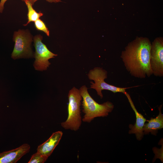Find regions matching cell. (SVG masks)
<instances>
[{
    "mask_svg": "<svg viewBox=\"0 0 163 163\" xmlns=\"http://www.w3.org/2000/svg\"><path fill=\"white\" fill-rule=\"evenodd\" d=\"M151 47L148 38L138 37L129 43L122 52L120 57L132 76L144 78L153 74L150 65Z\"/></svg>",
    "mask_w": 163,
    "mask_h": 163,
    "instance_id": "6da1fadb",
    "label": "cell"
},
{
    "mask_svg": "<svg viewBox=\"0 0 163 163\" xmlns=\"http://www.w3.org/2000/svg\"><path fill=\"white\" fill-rule=\"evenodd\" d=\"M82 97V112L84 114L82 121L90 123L97 117L107 116L113 109V104L109 101L99 104L95 101L89 94L88 88L85 85L79 89Z\"/></svg>",
    "mask_w": 163,
    "mask_h": 163,
    "instance_id": "7a4b0ae2",
    "label": "cell"
},
{
    "mask_svg": "<svg viewBox=\"0 0 163 163\" xmlns=\"http://www.w3.org/2000/svg\"><path fill=\"white\" fill-rule=\"evenodd\" d=\"M68 97V117L61 125L65 129L76 131L79 129L82 121L80 107L82 98L79 90L75 87L69 91Z\"/></svg>",
    "mask_w": 163,
    "mask_h": 163,
    "instance_id": "3957f363",
    "label": "cell"
},
{
    "mask_svg": "<svg viewBox=\"0 0 163 163\" xmlns=\"http://www.w3.org/2000/svg\"><path fill=\"white\" fill-rule=\"evenodd\" d=\"M107 71L100 67H95L90 70L88 74L89 79L94 81V83L90 82V88L95 89L101 99L103 97L102 93L103 90H109L114 93L120 92L124 94L126 92V89L133 87L121 88L107 83L104 81L105 79L107 78Z\"/></svg>",
    "mask_w": 163,
    "mask_h": 163,
    "instance_id": "277c9868",
    "label": "cell"
},
{
    "mask_svg": "<svg viewBox=\"0 0 163 163\" xmlns=\"http://www.w3.org/2000/svg\"><path fill=\"white\" fill-rule=\"evenodd\" d=\"M13 41L15 43L11 56L13 59L29 58L33 56L31 47L32 37L28 30H19L15 31L13 36Z\"/></svg>",
    "mask_w": 163,
    "mask_h": 163,
    "instance_id": "5b68a950",
    "label": "cell"
},
{
    "mask_svg": "<svg viewBox=\"0 0 163 163\" xmlns=\"http://www.w3.org/2000/svg\"><path fill=\"white\" fill-rule=\"evenodd\" d=\"M43 37L37 35L33 38L35 52L34 66L35 70L43 71L47 70L51 63L49 60L57 56L51 52L42 42Z\"/></svg>",
    "mask_w": 163,
    "mask_h": 163,
    "instance_id": "8992f818",
    "label": "cell"
},
{
    "mask_svg": "<svg viewBox=\"0 0 163 163\" xmlns=\"http://www.w3.org/2000/svg\"><path fill=\"white\" fill-rule=\"evenodd\" d=\"M150 65L154 75L163 76V39L162 37L156 38L151 44Z\"/></svg>",
    "mask_w": 163,
    "mask_h": 163,
    "instance_id": "52a82bcc",
    "label": "cell"
},
{
    "mask_svg": "<svg viewBox=\"0 0 163 163\" xmlns=\"http://www.w3.org/2000/svg\"><path fill=\"white\" fill-rule=\"evenodd\" d=\"M30 149V145L25 143L14 149L1 153L0 163H15L28 153Z\"/></svg>",
    "mask_w": 163,
    "mask_h": 163,
    "instance_id": "ba28073f",
    "label": "cell"
},
{
    "mask_svg": "<svg viewBox=\"0 0 163 163\" xmlns=\"http://www.w3.org/2000/svg\"><path fill=\"white\" fill-rule=\"evenodd\" d=\"M127 97L130 104L134 111L136 116V121L134 125L129 126L131 129L129 131V134H135L137 139L138 140L142 139L144 135L143 129L146 121V119L137 110L130 96L126 92L124 94Z\"/></svg>",
    "mask_w": 163,
    "mask_h": 163,
    "instance_id": "9c48e42d",
    "label": "cell"
},
{
    "mask_svg": "<svg viewBox=\"0 0 163 163\" xmlns=\"http://www.w3.org/2000/svg\"><path fill=\"white\" fill-rule=\"evenodd\" d=\"M62 135L61 131L53 133L48 139L38 146L37 152L48 158L59 143Z\"/></svg>",
    "mask_w": 163,
    "mask_h": 163,
    "instance_id": "30bf717a",
    "label": "cell"
},
{
    "mask_svg": "<svg viewBox=\"0 0 163 163\" xmlns=\"http://www.w3.org/2000/svg\"><path fill=\"white\" fill-rule=\"evenodd\" d=\"M162 105L158 107V115L155 118H151L149 120H146L148 123L145 124L143 129L144 134H147L150 133L156 135L158 130L163 128V115L161 113Z\"/></svg>",
    "mask_w": 163,
    "mask_h": 163,
    "instance_id": "8fae6325",
    "label": "cell"
},
{
    "mask_svg": "<svg viewBox=\"0 0 163 163\" xmlns=\"http://www.w3.org/2000/svg\"><path fill=\"white\" fill-rule=\"evenodd\" d=\"M24 2L28 9L27 14L28 21L26 24L23 25L24 26H26L30 22H34L39 19L43 15V14L40 11L37 12L33 8V5L31 3L27 0H25Z\"/></svg>",
    "mask_w": 163,
    "mask_h": 163,
    "instance_id": "7c38bea8",
    "label": "cell"
},
{
    "mask_svg": "<svg viewBox=\"0 0 163 163\" xmlns=\"http://www.w3.org/2000/svg\"><path fill=\"white\" fill-rule=\"evenodd\" d=\"M48 157L37 152L33 154L28 162V163H43L47 160Z\"/></svg>",
    "mask_w": 163,
    "mask_h": 163,
    "instance_id": "4fadbf2b",
    "label": "cell"
},
{
    "mask_svg": "<svg viewBox=\"0 0 163 163\" xmlns=\"http://www.w3.org/2000/svg\"><path fill=\"white\" fill-rule=\"evenodd\" d=\"M34 22L35 27L37 30L43 31L47 36H49V30L45 23L42 20L39 19Z\"/></svg>",
    "mask_w": 163,
    "mask_h": 163,
    "instance_id": "5bb4252c",
    "label": "cell"
},
{
    "mask_svg": "<svg viewBox=\"0 0 163 163\" xmlns=\"http://www.w3.org/2000/svg\"><path fill=\"white\" fill-rule=\"evenodd\" d=\"M7 0H1L0 2V13H2L4 9V5L5 2ZM24 2L25 0H21Z\"/></svg>",
    "mask_w": 163,
    "mask_h": 163,
    "instance_id": "9a60e30c",
    "label": "cell"
},
{
    "mask_svg": "<svg viewBox=\"0 0 163 163\" xmlns=\"http://www.w3.org/2000/svg\"><path fill=\"white\" fill-rule=\"evenodd\" d=\"M47 2H49L52 3H57L61 2L60 0H46Z\"/></svg>",
    "mask_w": 163,
    "mask_h": 163,
    "instance_id": "2e32d148",
    "label": "cell"
},
{
    "mask_svg": "<svg viewBox=\"0 0 163 163\" xmlns=\"http://www.w3.org/2000/svg\"><path fill=\"white\" fill-rule=\"evenodd\" d=\"M29 1L32 5H34V3L38 0H27Z\"/></svg>",
    "mask_w": 163,
    "mask_h": 163,
    "instance_id": "e0dca14e",
    "label": "cell"
}]
</instances>
